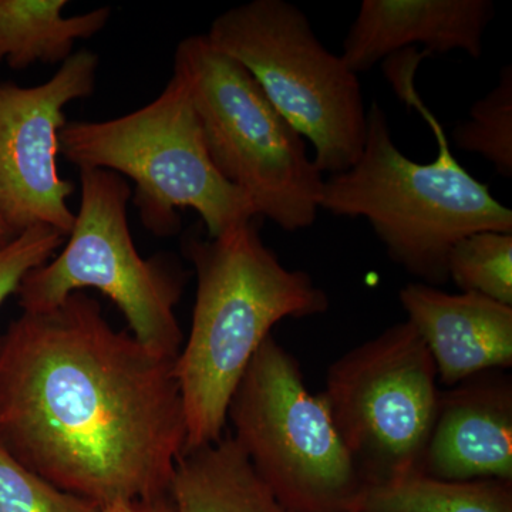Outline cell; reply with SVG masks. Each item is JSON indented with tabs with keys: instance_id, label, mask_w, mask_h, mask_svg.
<instances>
[{
	"instance_id": "6da1fadb",
	"label": "cell",
	"mask_w": 512,
	"mask_h": 512,
	"mask_svg": "<svg viewBox=\"0 0 512 512\" xmlns=\"http://www.w3.org/2000/svg\"><path fill=\"white\" fill-rule=\"evenodd\" d=\"M174 369L86 292L23 312L0 335V446L101 508L170 494L187 444Z\"/></svg>"
},
{
	"instance_id": "7a4b0ae2",
	"label": "cell",
	"mask_w": 512,
	"mask_h": 512,
	"mask_svg": "<svg viewBox=\"0 0 512 512\" xmlns=\"http://www.w3.org/2000/svg\"><path fill=\"white\" fill-rule=\"evenodd\" d=\"M261 220L183 241L197 275L190 335L174 369L187 420L185 450L224 436L229 400L276 323L329 309L328 293L311 275L286 268L266 247Z\"/></svg>"
},
{
	"instance_id": "3957f363",
	"label": "cell",
	"mask_w": 512,
	"mask_h": 512,
	"mask_svg": "<svg viewBox=\"0 0 512 512\" xmlns=\"http://www.w3.org/2000/svg\"><path fill=\"white\" fill-rule=\"evenodd\" d=\"M387 77L433 130L436 160L421 164L404 156L373 101L362 154L349 170L323 180L320 210L366 218L392 261L426 285H444L451 248L476 232H512V211L453 156L439 120L414 90V67H394Z\"/></svg>"
},
{
	"instance_id": "277c9868",
	"label": "cell",
	"mask_w": 512,
	"mask_h": 512,
	"mask_svg": "<svg viewBox=\"0 0 512 512\" xmlns=\"http://www.w3.org/2000/svg\"><path fill=\"white\" fill-rule=\"evenodd\" d=\"M59 154L79 170L100 168L131 178L138 215L156 237L180 232V208L200 214L208 238L259 217L248 195L212 163L190 83L175 64L170 82L147 106L117 119L67 121Z\"/></svg>"
},
{
	"instance_id": "5b68a950",
	"label": "cell",
	"mask_w": 512,
	"mask_h": 512,
	"mask_svg": "<svg viewBox=\"0 0 512 512\" xmlns=\"http://www.w3.org/2000/svg\"><path fill=\"white\" fill-rule=\"evenodd\" d=\"M174 64L190 83L205 147L222 177L284 231L312 227L325 177L252 74L205 35L181 40Z\"/></svg>"
},
{
	"instance_id": "8992f818",
	"label": "cell",
	"mask_w": 512,
	"mask_h": 512,
	"mask_svg": "<svg viewBox=\"0 0 512 512\" xmlns=\"http://www.w3.org/2000/svg\"><path fill=\"white\" fill-rule=\"evenodd\" d=\"M205 37L241 63L311 141L320 173H342L359 160L367 128L359 76L320 42L298 6L252 0L218 16Z\"/></svg>"
},
{
	"instance_id": "52a82bcc",
	"label": "cell",
	"mask_w": 512,
	"mask_h": 512,
	"mask_svg": "<svg viewBox=\"0 0 512 512\" xmlns=\"http://www.w3.org/2000/svg\"><path fill=\"white\" fill-rule=\"evenodd\" d=\"M82 200L59 255L23 278V312H46L70 295L96 289L126 319L128 332L151 352L177 359L184 335L175 315L187 272L164 256L144 259L128 227L131 190L121 175L80 168Z\"/></svg>"
},
{
	"instance_id": "ba28073f",
	"label": "cell",
	"mask_w": 512,
	"mask_h": 512,
	"mask_svg": "<svg viewBox=\"0 0 512 512\" xmlns=\"http://www.w3.org/2000/svg\"><path fill=\"white\" fill-rule=\"evenodd\" d=\"M256 476L289 512H357L367 484L328 406L272 335L229 400L227 423Z\"/></svg>"
},
{
	"instance_id": "9c48e42d",
	"label": "cell",
	"mask_w": 512,
	"mask_h": 512,
	"mask_svg": "<svg viewBox=\"0 0 512 512\" xmlns=\"http://www.w3.org/2000/svg\"><path fill=\"white\" fill-rule=\"evenodd\" d=\"M320 396L367 485L421 473L440 389L433 357L409 320L332 363Z\"/></svg>"
},
{
	"instance_id": "30bf717a",
	"label": "cell",
	"mask_w": 512,
	"mask_h": 512,
	"mask_svg": "<svg viewBox=\"0 0 512 512\" xmlns=\"http://www.w3.org/2000/svg\"><path fill=\"white\" fill-rule=\"evenodd\" d=\"M99 64L97 53L83 49L39 86L0 83V218L16 237L37 225L64 237L72 231L74 184L57 171L59 133L67 104L96 90Z\"/></svg>"
},
{
	"instance_id": "8fae6325",
	"label": "cell",
	"mask_w": 512,
	"mask_h": 512,
	"mask_svg": "<svg viewBox=\"0 0 512 512\" xmlns=\"http://www.w3.org/2000/svg\"><path fill=\"white\" fill-rule=\"evenodd\" d=\"M421 473L512 483V380L488 370L440 392Z\"/></svg>"
},
{
	"instance_id": "7c38bea8",
	"label": "cell",
	"mask_w": 512,
	"mask_h": 512,
	"mask_svg": "<svg viewBox=\"0 0 512 512\" xmlns=\"http://www.w3.org/2000/svg\"><path fill=\"white\" fill-rule=\"evenodd\" d=\"M400 302L426 343L443 386H457L488 370L510 369L512 306L480 293H447L426 284L404 286Z\"/></svg>"
},
{
	"instance_id": "4fadbf2b",
	"label": "cell",
	"mask_w": 512,
	"mask_h": 512,
	"mask_svg": "<svg viewBox=\"0 0 512 512\" xmlns=\"http://www.w3.org/2000/svg\"><path fill=\"white\" fill-rule=\"evenodd\" d=\"M494 18L491 0H365L340 56L356 74L413 45L427 55L463 50L478 59Z\"/></svg>"
},
{
	"instance_id": "5bb4252c",
	"label": "cell",
	"mask_w": 512,
	"mask_h": 512,
	"mask_svg": "<svg viewBox=\"0 0 512 512\" xmlns=\"http://www.w3.org/2000/svg\"><path fill=\"white\" fill-rule=\"evenodd\" d=\"M170 497L175 512H289L256 476L231 434L181 454Z\"/></svg>"
},
{
	"instance_id": "9a60e30c",
	"label": "cell",
	"mask_w": 512,
	"mask_h": 512,
	"mask_svg": "<svg viewBox=\"0 0 512 512\" xmlns=\"http://www.w3.org/2000/svg\"><path fill=\"white\" fill-rule=\"evenodd\" d=\"M66 0H0V63L15 70L37 62L64 63L74 43L106 28L110 8L84 15H63Z\"/></svg>"
},
{
	"instance_id": "2e32d148",
	"label": "cell",
	"mask_w": 512,
	"mask_h": 512,
	"mask_svg": "<svg viewBox=\"0 0 512 512\" xmlns=\"http://www.w3.org/2000/svg\"><path fill=\"white\" fill-rule=\"evenodd\" d=\"M357 512H512V483L412 473L367 485Z\"/></svg>"
},
{
	"instance_id": "e0dca14e",
	"label": "cell",
	"mask_w": 512,
	"mask_h": 512,
	"mask_svg": "<svg viewBox=\"0 0 512 512\" xmlns=\"http://www.w3.org/2000/svg\"><path fill=\"white\" fill-rule=\"evenodd\" d=\"M448 281L512 306V232L480 231L464 237L447 258Z\"/></svg>"
},
{
	"instance_id": "ac0fdd59",
	"label": "cell",
	"mask_w": 512,
	"mask_h": 512,
	"mask_svg": "<svg viewBox=\"0 0 512 512\" xmlns=\"http://www.w3.org/2000/svg\"><path fill=\"white\" fill-rule=\"evenodd\" d=\"M458 150L478 154L504 178L512 177V67L504 66L500 82L471 106L468 119L453 131Z\"/></svg>"
},
{
	"instance_id": "d6986e66",
	"label": "cell",
	"mask_w": 512,
	"mask_h": 512,
	"mask_svg": "<svg viewBox=\"0 0 512 512\" xmlns=\"http://www.w3.org/2000/svg\"><path fill=\"white\" fill-rule=\"evenodd\" d=\"M0 512H101V507L50 484L0 446Z\"/></svg>"
},
{
	"instance_id": "ffe728a7",
	"label": "cell",
	"mask_w": 512,
	"mask_h": 512,
	"mask_svg": "<svg viewBox=\"0 0 512 512\" xmlns=\"http://www.w3.org/2000/svg\"><path fill=\"white\" fill-rule=\"evenodd\" d=\"M64 235L55 228L37 225L20 232L0 248V305L18 292L23 278L45 265L64 245Z\"/></svg>"
},
{
	"instance_id": "44dd1931",
	"label": "cell",
	"mask_w": 512,
	"mask_h": 512,
	"mask_svg": "<svg viewBox=\"0 0 512 512\" xmlns=\"http://www.w3.org/2000/svg\"><path fill=\"white\" fill-rule=\"evenodd\" d=\"M101 512H175L170 494L147 500L117 501L101 508Z\"/></svg>"
},
{
	"instance_id": "7402d4cb",
	"label": "cell",
	"mask_w": 512,
	"mask_h": 512,
	"mask_svg": "<svg viewBox=\"0 0 512 512\" xmlns=\"http://www.w3.org/2000/svg\"><path fill=\"white\" fill-rule=\"evenodd\" d=\"M15 237L16 235L10 231L8 225H6L2 218H0V248L5 247V245L9 244V242Z\"/></svg>"
}]
</instances>
